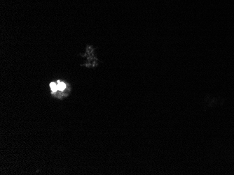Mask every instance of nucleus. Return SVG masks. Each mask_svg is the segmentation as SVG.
Returning <instances> with one entry per match:
<instances>
[{"label": "nucleus", "instance_id": "f257e3e1", "mask_svg": "<svg viewBox=\"0 0 234 175\" xmlns=\"http://www.w3.org/2000/svg\"><path fill=\"white\" fill-rule=\"evenodd\" d=\"M57 85H58V90H60V91H63L66 88V84L64 82H62L58 81Z\"/></svg>", "mask_w": 234, "mask_h": 175}, {"label": "nucleus", "instance_id": "f03ea898", "mask_svg": "<svg viewBox=\"0 0 234 175\" xmlns=\"http://www.w3.org/2000/svg\"><path fill=\"white\" fill-rule=\"evenodd\" d=\"M50 87L51 89L52 90L53 92H56L58 90V85H57V84H56L55 82H51V83L50 84Z\"/></svg>", "mask_w": 234, "mask_h": 175}]
</instances>
